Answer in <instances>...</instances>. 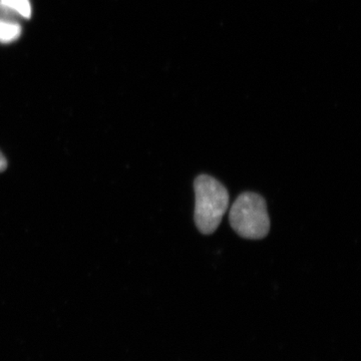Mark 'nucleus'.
I'll return each instance as SVG.
<instances>
[{
    "mask_svg": "<svg viewBox=\"0 0 361 361\" xmlns=\"http://www.w3.org/2000/svg\"><path fill=\"white\" fill-rule=\"evenodd\" d=\"M7 168V161L6 157L4 156V154L0 152V173L6 171Z\"/></svg>",
    "mask_w": 361,
    "mask_h": 361,
    "instance_id": "nucleus-5",
    "label": "nucleus"
},
{
    "mask_svg": "<svg viewBox=\"0 0 361 361\" xmlns=\"http://www.w3.org/2000/svg\"><path fill=\"white\" fill-rule=\"evenodd\" d=\"M23 27L16 20L0 18V44H11L20 39Z\"/></svg>",
    "mask_w": 361,
    "mask_h": 361,
    "instance_id": "nucleus-4",
    "label": "nucleus"
},
{
    "mask_svg": "<svg viewBox=\"0 0 361 361\" xmlns=\"http://www.w3.org/2000/svg\"><path fill=\"white\" fill-rule=\"evenodd\" d=\"M194 189L195 223L203 234H212L219 227L229 206V193L224 185L208 175L198 176Z\"/></svg>",
    "mask_w": 361,
    "mask_h": 361,
    "instance_id": "nucleus-1",
    "label": "nucleus"
},
{
    "mask_svg": "<svg viewBox=\"0 0 361 361\" xmlns=\"http://www.w3.org/2000/svg\"><path fill=\"white\" fill-rule=\"evenodd\" d=\"M32 16L30 0H0V18L16 20L21 18L28 20Z\"/></svg>",
    "mask_w": 361,
    "mask_h": 361,
    "instance_id": "nucleus-3",
    "label": "nucleus"
},
{
    "mask_svg": "<svg viewBox=\"0 0 361 361\" xmlns=\"http://www.w3.org/2000/svg\"><path fill=\"white\" fill-rule=\"evenodd\" d=\"M229 221L234 231L243 238H264L270 231L267 206L262 196L246 192L240 195L231 207Z\"/></svg>",
    "mask_w": 361,
    "mask_h": 361,
    "instance_id": "nucleus-2",
    "label": "nucleus"
}]
</instances>
